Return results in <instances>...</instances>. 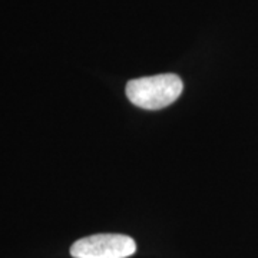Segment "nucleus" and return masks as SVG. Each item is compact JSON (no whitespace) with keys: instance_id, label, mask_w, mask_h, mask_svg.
<instances>
[{"instance_id":"obj_1","label":"nucleus","mask_w":258,"mask_h":258,"mask_svg":"<svg viewBox=\"0 0 258 258\" xmlns=\"http://www.w3.org/2000/svg\"><path fill=\"white\" fill-rule=\"evenodd\" d=\"M182 89L184 83L178 75H155L128 82L126 96L138 108L157 111L174 103L182 93Z\"/></svg>"},{"instance_id":"obj_2","label":"nucleus","mask_w":258,"mask_h":258,"mask_svg":"<svg viewBox=\"0 0 258 258\" xmlns=\"http://www.w3.org/2000/svg\"><path fill=\"white\" fill-rule=\"evenodd\" d=\"M137 251V244L122 234H96L85 237L71 247L74 258H128Z\"/></svg>"}]
</instances>
